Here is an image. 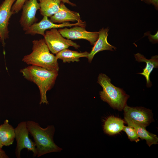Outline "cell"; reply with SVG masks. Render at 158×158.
<instances>
[{"instance_id":"6da1fadb","label":"cell","mask_w":158,"mask_h":158,"mask_svg":"<svg viewBox=\"0 0 158 158\" xmlns=\"http://www.w3.org/2000/svg\"><path fill=\"white\" fill-rule=\"evenodd\" d=\"M20 72L25 79L33 82L38 87L40 95V104H48L46 93L54 86L58 72L34 65H30L23 68Z\"/></svg>"},{"instance_id":"7a4b0ae2","label":"cell","mask_w":158,"mask_h":158,"mask_svg":"<svg viewBox=\"0 0 158 158\" xmlns=\"http://www.w3.org/2000/svg\"><path fill=\"white\" fill-rule=\"evenodd\" d=\"M27 127L33 138L37 157L51 152H60L62 150L54 142L55 128L53 126H48L43 128L38 123L28 121H27Z\"/></svg>"},{"instance_id":"3957f363","label":"cell","mask_w":158,"mask_h":158,"mask_svg":"<svg viewBox=\"0 0 158 158\" xmlns=\"http://www.w3.org/2000/svg\"><path fill=\"white\" fill-rule=\"evenodd\" d=\"M32 43V51L24 56L22 61L28 65L42 67L58 72V59L50 52L44 39L34 40Z\"/></svg>"},{"instance_id":"277c9868","label":"cell","mask_w":158,"mask_h":158,"mask_svg":"<svg viewBox=\"0 0 158 158\" xmlns=\"http://www.w3.org/2000/svg\"><path fill=\"white\" fill-rule=\"evenodd\" d=\"M97 82L103 88V90L99 92L101 99L113 108L122 111L126 104L129 96L122 89L112 84L110 78L105 74H99Z\"/></svg>"},{"instance_id":"5b68a950","label":"cell","mask_w":158,"mask_h":158,"mask_svg":"<svg viewBox=\"0 0 158 158\" xmlns=\"http://www.w3.org/2000/svg\"><path fill=\"white\" fill-rule=\"evenodd\" d=\"M44 37L49 51L54 54H56L70 46L73 47L76 49L80 47L79 45L71 40L64 38L56 28L46 31Z\"/></svg>"},{"instance_id":"8992f818","label":"cell","mask_w":158,"mask_h":158,"mask_svg":"<svg viewBox=\"0 0 158 158\" xmlns=\"http://www.w3.org/2000/svg\"><path fill=\"white\" fill-rule=\"evenodd\" d=\"M123 109L125 120L137 125L145 128L154 121L151 110L142 107H130L127 104Z\"/></svg>"},{"instance_id":"52a82bcc","label":"cell","mask_w":158,"mask_h":158,"mask_svg":"<svg viewBox=\"0 0 158 158\" xmlns=\"http://www.w3.org/2000/svg\"><path fill=\"white\" fill-rule=\"evenodd\" d=\"M15 138L17 141L15 150V154L17 158H20L21 151L24 148H26L32 151L34 157L37 156L35 142L29 138V132L27 127V121L20 123L14 128Z\"/></svg>"},{"instance_id":"ba28073f","label":"cell","mask_w":158,"mask_h":158,"mask_svg":"<svg viewBox=\"0 0 158 158\" xmlns=\"http://www.w3.org/2000/svg\"><path fill=\"white\" fill-rule=\"evenodd\" d=\"M16 0H4L0 5V41L4 48L6 44L5 40L8 38L9 31L8 26L12 15L11 9Z\"/></svg>"},{"instance_id":"9c48e42d","label":"cell","mask_w":158,"mask_h":158,"mask_svg":"<svg viewBox=\"0 0 158 158\" xmlns=\"http://www.w3.org/2000/svg\"><path fill=\"white\" fill-rule=\"evenodd\" d=\"M85 28L75 25L70 29L65 28L58 30L63 37L68 39H85L89 41L91 45H94L98 38V32L88 31Z\"/></svg>"},{"instance_id":"30bf717a","label":"cell","mask_w":158,"mask_h":158,"mask_svg":"<svg viewBox=\"0 0 158 158\" xmlns=\"http://www.w3.org/2000/svg\"><path fill=\"white\" fill-rule=\"evenodd\" d=\"M86 23H82L78 22L74 23H71L66 22L60 24H55L49 19L48 17L43 16L42 19L38 23H36L25 31V33L34 35L36 34L41 35L43 36L45 31L49 29L62 28L64 27H71L75 25L80 26L85 28Z\"/></svg>"},{"instance_id":"8fae6325","label":"cell","mask_w":158,"mask_h":158,"mask_svg":"<svg viewBox=\"0 0 158 158\" xmlns=\"http://www.w3.org/2000/svg\"><path fill=\"white\" fill-rule=\"evenodd\" d=\"M37 0H26L23 5L20 23L23 30L26 31L38 19L35 17L37 11L40 8Z\"/></svg>"},{"instance_id":"7c38bea8","label":"cell","mask_w":158,"mask_h":158,"mask_svg":"<svg viewBox=\"0 0 158 158\" xmlns=\"http://www.w3.org/2000/svg\"><path fill=\"white\" fill-rule=\"evenodd\" d=\"M109 30L108 27L103 28L98 32V38L87 57L89 63L91 62L94 56L98 52L104 50L114 51L113 49L115 50L116 49V47L110 44L107 40Z\"/></svg>"},{"instance_id":"4fadbf2b","label":"cell","mask_w":158,"mask_h":158,"mask_svg":"<svg viewBox=\"0 0 158 158\" xmlns=\"http://www.w3.org/2000/svg\"><path fill=\"white\" fill-rule=\"evenodd\" d=\"M50 17V20L54 23L77 21L80 23H86L81 19L78 13L69 10L63 2L60 4L59 11Z\"/></svg>"},{"instance_id":"5bb4252c","label":"cell","mask_w":158,"mask_h":158,"mask_svg":"<svg viewBox=\"0 0 158 158\" xmlns=\"http://www.w3.org/2000/svg\"><path fill=\"white\" fill-rule=\"evenodd\" d=\"M134 56L136 61L138 62H145L146 63V66L143 69L142 72L138 73L143 75L145 77L146 80L147 87H151L152 84L150 80V75L154 68L158 67V56H153L150 59H148L143 55L138 53L135 54Z\"/></svg>"},{"instance_id":"9a60e30c","label":"cell","mask_w":158,"mask_h":158,"mask_svg":"<svg viewBox=\"0 0 158 158\" xmlns=\"http://www.w3.org/2000/svg\"><path fill=\"white\" fill-rule=\"evenodd\" d=\"M15 138L14 128L7 119L0 126V140L3 146L12 145Z\"/></svg>"},{"instance_id":"2e32d148","label":"cell","mask_w":158,"mask_h":158,"mask_svg":"<svg viewBox=\"0 0 158 158\" xmlns=\"http://www.w3.org/2000/svg\"><path fill=\"white\" fill-rule=\"evenodd\" d=\"M124 126V121L122 119L114 116H110L104 122V131L105 133L109 135H115L122 130Z\"/></svg>"},{"instance_id":"e0dca14e","label":"cell","mask_w":158,"mask_h":158,"mask_svg":"<svg viewBox=\"0 0 158 158\" xmlns=\"http://www.w3.org/2000/svg\"><path fill=\"white\" fill-rule=\"evenodd\" d=\"M39 1L40 11L43 16L51 17L59 10L60 0H37Z\"/></svg>"},{"instance_id":"ac0fdd59","label":"cell","mask_w":158,"mask_h":158,"mask_svg":"<svg viewBox=\"0 0 158 158\" xmlns=\"http://www.w3.org/2000/svg\"><path fill=\"white\" fill-rule=\"evenodd\" d=\"M89 53L86 51L78 52L66 49L56 54V56L58 59L62 60L64 63H70L71 62H78L81 57L87 58Z\"/></svg>"},{"instance_id":"d6986e66","label":"cell","mask_w":158,"mask_h":158,"mask_svg":"<svg viewBox=\"0 0 158 158\" xmlns=\"http://www.w3.org/2000/svg\"><path fill=\"white\" fill-rule=\"evenodd\" d=\"M125 121L128 126L134 128L138 136L142 140H145L147 145L150 147L153 144L158 143V138L157 136L147 131L145 128L133 123L127 120Z\"/></svg>"},{"instance_id":"ffe728a7","label":"cell","mask_w":158,"mask_h":158,"mask_svg":"<svg viewBox=\"0 0 158 158\" xmlns=\"http://www.w3.org/2000/svg\"><path fill=\"white\" fill-rule=\"evenodd\" d=\"M123 130L128 135V138L131 141L137 142L140 140L139 137L135 129L132 127L124 126Z\"/></svg>"},{"instance_id":"44dd1931","label":"cell","mask_w":158,"mask_h":158,"mask_svg":"<svg viewBox=\"0 0 158 158\" xmlns=\"http://www.w3.org/2000/svg\"><path fill=\"white\" fill-rule=\"evenodd\" d=\"M26 0H16L12 6L11 11L13 14L18 13L21 9Z\"/></svg>"},{"instance_id":"7402d4cb","label":"cell","mask_w":158,"mask_h":158,"mask_svg":"<svg viewBox=\"0 0 158 158\" xmlns=\"http://www.w3.org/2000/svg\"><path fill=\"white\" fill-rule=\"evenodd\" d=\"M150 32L148 31L144 34V36H147L150 41L153 43H156L158 41V32L157 31L154 35H152Z\"/></svg>"},{"instance_id":"603a6c76","label":"cell","mask_w":158,"mask_h":158,"mask_svg":"<svg viewBox=\"0 0 158 158\" xmlns=\"http://www.w3.org/2000/svg\"><path fill=\"white\" fill-rule=\"evenodd\" d=\"M141 1L147 4H152L154 6L155 8L158 10V0H141Z\"/></svg>"},{"instance_id":"cb8c5ba5","label":"cell","mask_w":158,"mask_h":158,"mask_svg":"<svg viewBox=\"0 0 158 158\" xmlns=\"http://www.w3.org/2000/svg\"><path fill=\"white\" fill-rule=\"evenodd\" d=\"M0 148V158H8V156L6 154L5 152Z\"/></svg>"},{"instance_id":"d4e9b609","label":"cell","mask_w":158,"mask_h":158,"mask_svg":"<svg viewBox=\"0 0 158 158\" xmlns=\"http://www.w3.org/2000/svg\"><path fill=\"white\" fill-rule=\"evenodd\" d=\"M60 1L62 2L72 6H76L75 4L71 2L69 0H60Z\"/></svg>"},{"instance_id":"484cf974","label":"cell","mask_w":158,"mask_h":158,"mask_svg":"<svg viewBox=\"0 0 158 158\" xmlns=\"http://www.w3.org/2000/svg\"><path fill=\"white\" fill-rule=\"evenodd\" d=\"M3 145H2L0 140V148H2L3 146Z\"/></svg>"}]
</instances>
